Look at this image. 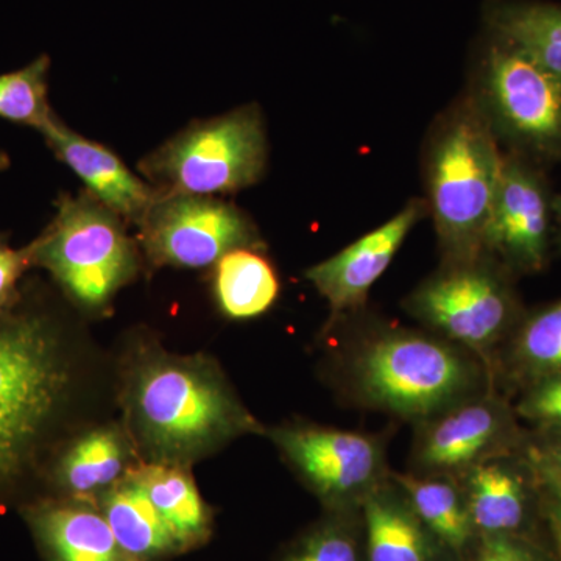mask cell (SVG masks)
Here are the masks:
<instances>
[{"instance_id":"cell-29","label":"cell","mask_w":561,"mask_h":561,"mask_svg":"<svg viewBox=\"0 0 561 561\" xmlns=\"http://www.w3.org/2000/svg\"><path fill=\"white\" fill-rule=\"evenodd\" d=\"M32 267L27 250L11 249L0 238V309L9 306L20 294L18 286L22 275Z\"/></svg>"},{"instance_id":"cell-32","label":"cell","mask_w":561,"mask_h":561,"mask_svg":"<svg viewBox=\"0 0 561 561\" xmlns=\"http://www.w3.org/2000/svg\"><path fill=\"white\" fill-rule=\"evenodd\" d=\"M553 247L561 254V195L553 201Z\"/></svg>"},{"instance_id":"cell-24","label":"cell","mask_w":561,"mask_h":561,"mask_svg":"<svg viewBox=\"0 0 561 561\" xmlns=\"http://www.w3.org/2000/svg\"><path fill=\"white\" fill-rule=\"evenodd\" d=\"M260 250H232L217 261L214 294L230 319H254L278 300V273Z\"/></svg>"},{"instance_id":"cell-22","label":"cell","mask_w":561,"mask_h":561,"mask_svg":"<svg viewBox=\"0 0 561 561\" xmlns=\"http://www.w3.org/2000/svg\"><path fill=\"white\" fill-rule=\"evenodd\" d=\"M153 502L179 542L181 553L201 548L213 534V512L198 493L186 467L168 463L140 465L130 472Z\"/></svg>"},{"instance_id":"cell-13","label":"cell","mask_w":561,"mask_h":561,"mask_svg":"<svg viewBox=\"0 0 561 561\" xmlns=\"http://www.w3.org/2000/svg\"><path fill=\"white\" fill-rule=\"evenodd\" d=\"M527 448L482 461L460 476L478 537L549 535L540 482Z\"/></svg>"},{"instance_id":"cell-5","label":"cell","mask_w":561,"mask_h":561,"mask_svg":"<svg viewBox=\"0 0 561 561\" xmlns=\"http://www.w3.org/2000/svg\"><path fill=\"white\" fill-rule=\"evenodd\" d=\"M122 221L88 192L62 195L49 227L25 249L32 267L49 272L81 308H105L138 273V250Z\"/></svg>"},{"instance_id":"cell-17","label":"cell","mask_w":561,"mask_h":561,"mask_svg":"<svg viewBox=\"0 0 561 561\" xmlns=\"http://www.w3.org/2000/svg\"><path fill=\"white\" fill-rule=\"evenodd\" d=\"M362 522L367 561H460L424 526L391 474L362 504Z\"/></svg>"},{"instance_id":"cell-26","label":"cell","mask_w":561,"mask_h":561,"mask_svg":"<svg viewBox=\"0 0 561 561\" xmlns=\"http://www.w3.org/2000/svg\"><path fill=\"white\" fill-rule=\"evenodd\" d=\"M50 60L47 55L14 72L0 76V117L41 130L55 116L49 105Z\"/></svg>"},{"instance_id":"cell-33","label":"cell","mask_w":561,"mask_h":561,"mask_svg":"<svg viewBox=\"0 0 561 561\" xmlns=\"http://www.w3.org/2000/svg\"><path fill=\"white\" fill-rule=\"evenodd\" d=\"M546 524H548V531L549 537H551L553 551L557 553V559L561 561V523L546 518Z\"/></svg>"},{"instance_id":"cell-3","label":"cell","mask_w":561,"mask_h":561,"mask_svg":"<svg viewBox=\"0 0 561 561\" xmlns=\"http://www.w3.org/2000/svg\"><path fill=\"white\" fill-rule=\"evenodd\" d=\"M350 397L364 408L419 424L496 386L470 350L430 331L379 327L348 350Z\"/></svg>"},{"instance_id":"cell-1","label":"cell","mask_w":561,"mask_h":561,"mask_svg":"<svg viewBox=\"0 0 561 561\" xmlns=\"http://www.w3.org/2000/svg\"><path fill=\"white\" fill-rule=\"evenodd\" d=\"M72 386L54 319L22 301L0 309V507L27 504L25 491L44 479L46 457Z\"/></svg>"},{"instance_id":"cell-9","label":"cell","mask_w":561,"mask_h":561,"mask_svg":"<svg viewBox=\"0 0 561 561\" xmlns=\"http://www.w3.org/2000/svg\"><path fill=\"white\" fill-rule=\"evenodd\" d=\"M268 435L324 511L362 508L390 479L386 443L376 435L317 424H287Z\"/></svg>"},{"instance_id":"cell-4","label":"cell","mask_w":561,"mask_h":561,"mask_svg":"<svg viewBox=\"0 0 561 561\" xmlns=\"http://www.w3.org/2000/svg\"><path fill=\"white\" fill-rule=\"evenodd\" d=\"M502 158L500 140L471 95L435 124L426 149V205L443 264L482 256Z\"/></svg>"},{"instance_id":"cell-28","label":"cell","mask_w":561,"mask_h":561,"mask_svg":"<svg viewBox=\"0 0 561 561\" xmlns=\"http://www.w3.org/2000/svg\"><path fill=\"white\" fill-rule=\"evenodd\" d=\"M465 561H559L551 537H478Z\"/></svg>"},{"instance_id":"cell-30","label":"cell","mask_w":561,"mask_h":561,"mask_svg":"<svg viewBox=\"0 0 561 561\" xmlns=\"http://www.w3.org/2000/svg\"><path fill=\"white\" fill-rule=\"evenodd\" d=\"M529 451V448H527ZM531 463L537 470L538 482H540L542 507L546 518L561 523V471L542 461L535 459L529 451Z\"/></svg>"},{"instance_id":"cell-25","label":"cell","mask_w":561,"mask_h":561,"mask_svg":"<svg viewBox=\"0 0 561 561\" xmlns=\"http://www.w3.org/2000/svg\"><path fill=\"white\" fill-rule=\"evenodd\" d=\"M278 561H367L362 508L324 511Z\"/></svg>"},{"instance_id":"cell-31","label":"cell","mask_w":561,"mask_h":561,"mask_svg":"<svg viewBox=\"0 0 561 561\" xmlns=\"http://www.w3.org/2000/svg\"><path fill=\"white\" fill-rule=\"evenodd\" d=\"M529 451L535 459L561 471V435L538 437L530 434Z\"/></svg>"},{"instance_id":"cell-8","label":"cell","mask_w":561,"mask_h":561,"mask_svg":"<svg viewBox=\"0 0 561 561\" xmlns=\"http://www.w3.org/2000/svg\"><path fill=\"white\" fill-rule=\"evenodd\" d=\"M505 151L551 168L561 162V79L515 47L486 41L470 94Z\"/></svg>"},{"instance_id":"cell-19","label":"cell","mask_w":561,"mask_h":561,"mask_svg":"<svg viewBox=\"0 0 561 561\" xmlns=\"http://www.w3.org/2000/svg\"><path fill=\"white\" fill-rule=\"evenodd\" d=\"M127 448L116 430L103 427L81 435L51 463L47 485L57 494L51 496L87 501L105 493L125 479Z\"/></svg>"},{"instance_id":"cell-34","label":"cell","mask_w":561,"mask_h":561,"mask_svg":"<svg viewBox=\"0 0 561 561\" xmlns=\"http://www.w3.org/2000/svg\"><path fill=\"white\" fill-rule=\"evenodd\" d=\"M10 165V158L7 157L3 151H0V171H3V169L9 168Z\"/></svg>"},{"instance_id":"cell-10","label":"cell","mask_w":561,"mask_h":561,"mask_svg":"<svg viewBox=\"0 0 561 561\" xmlns=\"http://www.w3.org/2000/svg\"><path fill=\"white\" fill-rule=\"evenodd\" d=\"M529 442L511 398L490 386L416 426L412 472L459 479L482 461L523 451Z\"/></svg>"},{"instance_id":"cell-6","label":"cell","mask_w":561,"mask_h":561,"mask_svg":"<svg viewBox=\"0 0 561 561\" xmlns=\"http://www.w3.org/2000/svg\"><path fill=\"white\" fill-rule=\"evenodd\" d=\"M516 279L483 253L478 260L443 264L402 306L432 334L470 350L491 368L526 312Z\"/></svg>"},{"instance_id":"cell-7","label":"cell","mask_w":561,"mask_h":561,"mask_svg":"<svg viewBox=\"0 0 561 561\" xmlns=\"http://www.w3.org/2000/svg\"><path fill=\"white\" fill-rule=\"evenodd\" d=\"M267 135L261 110L242 106L194 122L139 162L161 194H232L253 186L267 165Z\"/></svg>"},{"instance_id":"cell-16","label":"cell","mask_w":561,"mask_h":561,"mask_svg":"<svg viewBox=\"0 0 561 561\" xmlns=\"http://www.w3.org/2000/svg\"><path fill=\"white\" fill-rule=\"evenodd\" d=\"M20 511L46 561H133L88 501L43 496Z\"/></svg>"},{"instance_id":"cell-27","label":"cell","mask_w":561,"mask_h":561,"mask_svg":"<svg viewBox=\"0 0 561 561\" xmlns=\"http://www.w3.org/2000/svg\"><path fill=\"white\" fill-rule=\"evenodd\" d=\"M512 402L522 423L534 430L531 435H561V373L523 387L513 394Z\"/></svg>"},{"instance_id":"cell-11","label":"cell","mask_w":561,"mask_h":561,"mask_svg":"<svg viewBox=\"0 0 561 561\" xmlns=\"http://www.w3.org/2000/svg\"><path fill=\"white\" fill-rule=\"evenodd\" d=\"M151 264L203 268L238 249H261L243 210L206 195L161 194L138 225Z\"/></svg>"},{"instance_id":"cell-21","label":"cell","mask_w":561,"mask_h":561,"mask_svg":"<svg viewBox=\"0 0 561 561\" xmlns=\"http://www.w3.org/2000/svg\"><path fill=\"white\" fill-rule=\"evenodd\" d=\"M483 16L491 38L515 47L561 79V3L489 0Z\"/></svg>"},{"instance_id":"cell-12","label":"cell","mask_w":561,"mask_h":561,"mask_svg":"<svg viewBox=\"0 0 561 561\" xmlns=\"http://www.w3.org/2000/svg\"><path fill=\"white\" fill-rule=\"evenodd\" d=\"M548 168L504 150L500 181L485 234L483 253L513 276L538 275L551 261L553 195Z\"/></svg>"},{"instance_id":"cell-15","label":"cell","mask_w":561,"mask_h":561,"mask_svg":"<svg viewBox=\"0 0 561 561\" xmlns=\"http://www.w3.org/2000/svg\"><path fill=\"white\" fill-rule=\"evenodd\" d=\"M39 133L58 160L87 184L88 194L116 213L122 220L139 225L160 197V191L140 180L116 153L70 130L57 116L51 117Z\"/></svg>"},{"instance_id":"cell-2","label":"cell","mask_w":561,"mask_h":561,"mask_svg":"<svg viewBox=\"0 0 561 561\" xmlns=\"http://www.w3.org/2000/svg\"><path fill=\"white\" fill-rule=\"evenodd\" d=\"M125 404L150 463L186 467L232 438L264 432L202 357L162 351L140 357L128 378Z\"/></svg>"},{"instance_id":"cell-18","label":"cell","mask_w":561,"mask_h":561,"mask_svg":"<svg viewBox=\"0 0 561 561\" xmlns=\"http://www.w3.org/2000/svg\"><path fill=\"white\" fill-rule=\"evenodd\" d=\"M494 383L508 398L523 387L561 373V298L526 309L491 364Z\"/></svg>"},{"instance_id":"cell-20","label":"cell","mask_w":561,"mask_h":561,"mask_svg":"<svg viewBox=\"0 0 561 561\" xmlns=\"http://www.w3.org/2000/svg\"><path fill=\"white\" fill-rule=\"evenodd\" d=\"M98 507L133 561H162L181 553L168 524L131 476L106 490Z\"/></svg>"},{"instance_id":"cell-14","label":"cell","mask_w":561,"mask_h":561,"mask_svg":"<svg viewBox=\"0 0 561 561\" xmlns=\"http://www.w3.org/2000/svg\"><path fill=\"white\" fill-rule=\"evenodd\" d=\"M426 201L413 198L382 227L362 236L330 260L313 265L306 272L321 297L330 305L328 328L350 313L359 312L367 302L368 291L389 268L409 232L427 216Z\"/></svg>"},{"instance_id":"cell-23","label":"cell","mask_w":561,"mask_h":561,"mask_svg":"<svg viewBox=\"0 0 561 561\" xmlns=\"http://www.w3.org/2000/svg\"><path fill=\"white\" fill-rule=\"evenodd\" d=\"M413 511L460 561L467 559L478 540L474 524L459 479L391 471Z\"/></svg>"}]
</instances>
